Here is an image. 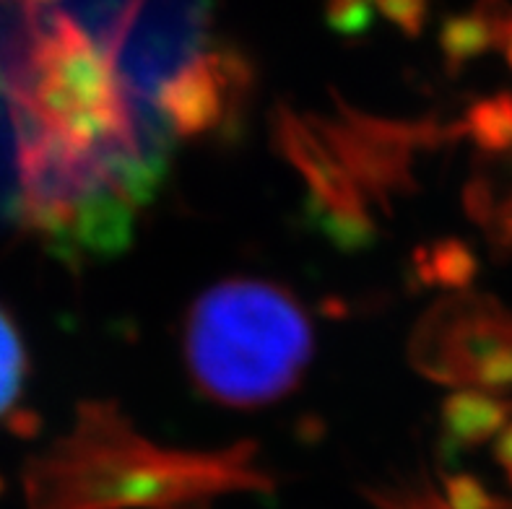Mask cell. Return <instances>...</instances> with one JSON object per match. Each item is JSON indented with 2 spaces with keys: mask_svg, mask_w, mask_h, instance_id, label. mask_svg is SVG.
I'll return each mask as SVG.
<instances>
[{
  "mask_svg": "<svg viewBox=\"0 0 512 509\" xmlns=\"http://www.w3.org/2000/svg\"><path fill=\"white\" fill-rule=\"evenodd\" d=\"M271 486L253 442L156 445L112 400H81L71 429L24 471L26 509H214L219 499Z\"/></svg>",
  "mask_w": 512,
  "mask_h": 509,
  "instance_id": "6da1fadb",
  "label": "cell"
},
{
  "mask_svg": "<svg viewBox=\"0 0 512 509\" xmlns=\"http://www.w3.org/2000/svg\"><path fill=\"white\" fill-rule=\"evenodd\" d=\"M185 359L211 400L237 408L266 406L292 393L310 364V317L271 281L229 278L193 304Z\"/></svg>",
  "mask_w": 512,
  "mask_h": 509,
  "instance_id": "7a4b0ae2",
  "label": "cell"
},
{
  "mask_svg": "<svg viewBox=\"0 0 512 509\" xmlns=\"http://www.w3.org/2000/svg\"><path fill=\"white\" fill-rule=\"evenodd\" d=\"M333 99L331 115L310 112L312 128L351 193L377 221L388 219L396 200L414 190L416 156L437 141L440 128L364 115L338 97Z\"/></svg>",
  "mask_w": 512,
  "mask_h": 509,
  "instance_id": "3957f363",
  "label": "cell"
},
{
  "mask_svg": "<svg viewBox=\"0 0 512 509\" xmlns=\"http://www.w3.org/2000/svg\"><path fill=\"white\" fill-rule=\"evenodd\" d=\"M214 0H138L110 52L130 97L154 104L208 52Z\"/></svg>",
  "mask_w": 512,
  "mask_h": 509,
  "instance_id": "277c9868",
  "label": "cell"
},
{
  "mask_svg": "<svg viewBox=\"0 0 512 509\" xmlns=\"http://www.w3.org/2000/svg\"><path fill=\"white\" fill-rule=\"evenodd\" d=\"M409 359L437 382L497 385L512 377V328L487 304L445 299L416 323Z\"/></svg>",
  "mask_w": 512,
  "mask_h": 509,
  "instance_id": "5b68a950",
  "label": "cell"
},
{
  "mask_svg": "<svg viewBox=\"0 0 512 509\" xmlns=\"http://www.w3.org/2000/svg\"><path fill=\"white\" fill-rule=\"evenodd\" d=\"M253 89V68L237 47H208V52L167 86L156 99L175 136H224L237 125Z\"/></svg>",
  "mask_w": 512,
  "mask_h": 509,
  "instance_id": "8992f818",
  "label": "cell"
},
{
  "mask_svg": "<svg viewBox=\"0 0 512 509\" xmlns=\"http://www.w3.org/2000/svg\"><path fill=\"white\" fill-rule=\"evenodd\" d=\"M502 26L500 8L494 11L489 6H479L476 11L455 16L442 26L440 42L442 50L453 63H463L468 58H476L481 50H487L494 42Z\"/></svg>",
  "mask_w": 512,
  "mask_h": 509,
  "instance_id": "52a82bcc",
  "label": "cell"
},
{
  "mask_svg": "<svg viewBox=\"0 0 512 509\" xmlns=\"http://www.w3.org/2000/svg\"><path fill=\"white\" fill-rule=\"evenodd\" d=\"M26 382V351L11 317L0 310V419L8 416Z\"/></svg>",
  "mask_w": 512,
  "mask_h": 509,
  "instance_id": "ba28073f",
  "label": "cell"
},
{
  "mask_svg": "<svg viewBox=\"0 0 512 509\" xmlns=\"http://www.w3.org/2000/svg\"><path fill=\"white\" fill-rule=\"evenodd\" d=\"M502 419V408L479 395H455L445 406V429L453 439H479L489 434Z\"/></svg>",
  "mask_w": 512,
  "mask_h": 509,
  "instance_id": "9c48e42d",
  "label": "cell"
},
{
  "mask_svg": "<svg viewBox=\"0 0 512 509\" xmlns=\"http://www.w3.org/2000/svg\"><path fill=\"white\" fill-rule=\"evenodd\" d=\"M468 271V255L455 245H435L429 252V265L422 268V276H427L435 284H458V276Z\"/></svg>",
  "mask_w": 512,
  "mask_h": 509,
  "instance_id": "30bf717a",
  "label": "cell"
},
{
  "mask_svg": "<svg viewBox=\"0 0 512 509\" xmlns=\"http://www.w3.org/2000/svg\"><path fill=\"white\" fill-rule=\"evenodd\" d=\"M375 8L406 37L422 32L429 16V0H375Z\"/></svg>",
  "mask_w": 512,
  "mask_h": 509,
  "instance_id": "8fae6325",
  "label": "cell"
},
{
  "mask_svg": "<svg viewBox=\"0 0 512 509\" xmlns=\"http://www.w3.org/2000/svg\"><path fill=\"white\" fill-rule=\"evenodd\" d=\"M372 24L367 0H328V26L341 34H359Z\"/></svg>",
  "mask_w": 512,
  "mask_h": 509,
  "instance_id": "7c38bea8",
  "label": "cell"
},
{
  "mask_svg": "<svg viewBox=\"0 0 512 509\" xmlns=\"http://www.w3.org/2000/svg\"><path fill=\"white\" fill-rule=\"evenodd\" d=\"M21 6V11H24V16H29V13H39V11H47V8L58 6V0H16Z\"/></svg>",
  "mask_w": 512,
  "mask_h": 509,
  "instance_id": "4fadbf2b",
  "label": "cell"
},
{
  "mask_svg": "<svg viewBox=\"0 0 512 509\" xmlns=\"http://www.w3.org/2000/svg\"><path fill=\"white\" fill-rule=\"evenodd\" d=\"M0 104H6V94H3V52H0Z\"/></svg>",
  "mask_w": 512,
  "mask_h": 509,
  "instance_id": "5bb4252c",
  "label": "cell"
},
{
  "mask_svg": "<svg viewBox=\"0 0 512 509\" xmlns=\"http://www.w3.org/2000/svg\"><path fill=\"white\" fill-rule=\"evenodd\" d=\"M367 3H370V0H367Z\"/></svg>",
  "mask_w": 512,
  "mask_h": 509,
  "instance_id": "9a60e30c",
  "label": "cell"
}]
</instances>
